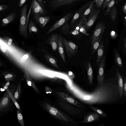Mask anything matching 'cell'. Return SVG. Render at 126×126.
<instances>
[{
  "label": "cell",
  "mask_w": 126,
  "mask_h": 126,
  "mask_svg": "<svg viewBox=\"0 0 126 126\" xmlns=\"http://www.w3.org/2000/svg\"><path fill=\"white\" fill-rule=\"evenodd\" d=\"M100 116L96 113L93 112L86 115L80 123H87L94 122L99 120Z\"/></svg>",
  "instance_id": "cell-14"
},
{
  "label": "cell",
  "mask_w": 126,
  "mask_h": 126,
  "mask_svg": "<svg viewBox=\"0 0 126 126\" xmlns=\"http://www.w3.org/2000/svg\"><path fill=\"white\" fill-rule=\"evenodd\" d=\"M110 35L111 37L113 39L115 38L117 36L116 33L115 31H111L110 32Z\"/></svg>",
  "instance_id": "cell-41"
},
{
  "label": "cell",
  "mask_w": 126,
  "mask_h": 126,
  "mask_svg": "<svg viewBox=\"0 0 126 126\" xmlns=\"http://www.w3.org/2000/svg\"><path fill=\"white\" fill-rule=\"evenodd\" d=\"M105 29V25L103 22H99L96 24L91 37L92 45L99 37L102 36Z\"/></svg>",
  "instance_id": "cell-6"
},
{
  "label": "cell",
  "mask_w": 126,
  "mask_h": 126,
  "mask_svg": "<svg viewBox=\"0 0 126 126\" xmlns=\"http://www.w3.org/2000/svg\"><path fill=\"white\" fill-rule=\"evenodd\" d=\"M114 56L115 60L117 65L119 67L122 68L123 65L122 61L117 51H115Z\"/></svg>",
  "instance_id": "cell-31"
},
{
  "label": "cell",
  "mask_w": 126,
  "mask_h": 126,
  "mask_svg": "<svg viewBox=\"0 0 126 126\" xmlns=\"http://www.w3.org/2000/svg\"><path fill=\"white\" fill-rule=\"evenodd\" d=\"M2 64H1L0 63V66Z\"/></svg>",
  "instance_id": "cell-57"
},
{
  "label": "cell",
  "mask_w": 126,
  "mask_h": 126,
  "mask_svg": "<svg viewBox=\"0 0 126 126\" xmlns=\"http://www.w3.org/2000/svg\"><path fill=\"white\" fill-rule=\"evenodd\" d=\"M0 49L1 52L3 53L5 52L6 51V49L2 46H1L0 47Z\"/></svg>",
  "instance_id": "cell-49"
},
{
  "label": "cell",
  "mask_w": 126,
  "mask_h": 126,
  "mask_svg": "<svg viewBox=\"0 0 126 126\" xmlns=\"http://www.w3.org/2000/svg\"><path fill=\"white\" fill-rule=\"evenodd\" d=\"M122 0H118L117 1V2H116V4H117L118 2L119 1H121Z\"/></svg>",
  "instance_id": "cell-54"
},
{
  "label": "cell",
  "mask_w": 126,
  "mask_h": 126,
  "mask_svg": "<svg viewBox=\"0 0 126 126\" xmlns=\"http://www.w3.org/2000/svg\"><path fill=\"white\" fill-rule=\"evenodd\" d=\"M86 19H81L79 23L76 25L74 29L78 30L80 33L88 36L90 35V34L87 33L85 28Z\"/></svg>",
  "instance_id": "cell-17"
},
{
  "label": "cell",
  "mask_w": 126,
  "mask_h": 126,
  "mask_svg": "<svg viewBox=\"0 0 126 126\" xmlns=\"http://www.w3.org/2000/svg\"><path fill=\"white\" fill-rule=\"evenodd\" d=\"M28 4H25L21 9L19 23V32L20 34L23 37H28L27 28L29 17L31 8V5L27 15V12Z\"/></svg>",
  "instance_id": "cell-1"
},
{
  "label": "cell",
  "mask_w": 126,
  "mask_h": 126,
  "mask_svg": "<svg viewBox=\"0 0 126 126\" xmlns=\"http://www.w3.org/2000/svg\"><path fill=\"white\" fill-rule=\"evenodd\" d=\"M100 12V8L96 6L92 11L85 21V28L87 32L95 22Z\"/></svg>",
  "instance_id": "cell-3"
},
{
  "label": "cell",
  "mask_w": 126,
  "mask_h": 126,
  "mask_svg": "<svg viewBox=\"0 0 126 126\" xmlns=\"http://www.w3.org/2000/svg\"><path fill=\"white\" fill-rule=\"evenodd\" d=\"M61 28L62 33L67 35L69 34V29L70 27L69 23H66L61 27Z\"/></svg>",
  "instance_id": "cell-30"
},
{
  "label": "cell",
  "mask_w": 126,
  "mask_h": 126,
  "mask_svg": "<svg viewBox=\"0 0 126 126\" xmlns=\"http://www.w3.org/2000/svg\"><path fill=\"white\" fill-rule=\"evenodd\" d=\"M16 15V13L13 12L9 14L2 20V25L5 26L12 21L15 18Z\"/></svg>",
  "instance_id": "cell-21"
},
{
  "label": "cell",
  "mask_w": 126,
  "mask_h": 126,
  "mask_svg": "<svg viewBox=\"0 0 126 126\" xmlns=\"http://www.w3.org/2000/svg\"><path fill=\"white\" fill-rule=\"evenodd\" d=\"M51 18L49 16H42L38 15L33 16V19L35 22L41 28H44Z\"/></svg>",
  "instance_id": "cell-12"
},
{
  "label": "cell",
  "mask_w": 126,
  "mask_h": 126,
  "mask_svg": "<svg viewBox=\"0 0 126 126\" xmlns=\"http://www.w3.org/2000/svg\"><path fill=\"white\" fill-rule=\"evenodd\" d=\"M9 6L5 5H0V12L4 11L8 9Z\"/></svg>",
  "instance_id": "cell-38"
},
{
  "label": "cell",
  "mask_w": 126,
  "mask_h": 126,
  "mask_svg": "<svg viewBox=\"0 0 126 126\" xmlns=\"http://www.w3.org/2000/svg\"><path fill=\"white\" fill-rule=\"evenodd\" d=\"M116 0V3H115L116 4V2H117V0Z\"/></svg>",
  "instance_id": "cell-55"
},
{
  "label": "cell",
  "mask_w": 126,
  "mask_h": 126,
  "mask_svg": "<svg viewBox=\"0 0 126 126\" xmlns=\"http://www.w3.org/2000/svg\"><path fill=\"white\" fill-rule=\"evenodd\" d=\"M95 0L92 1L91 2L88 7L86 9L80 16L81 19H87L90 14L94 9L96 4L94 5Z\"/></svg>",
  "instance_id": "cell-18"
},
{
  "label": "cell",
  "mask_w": 126,
  "mask_h": 126,
  "mask_svg": "<svg viewBox=\"0 0 126 126\" xmlns=\"http://www.w3.org/2000/svg\"><path fill=\"white\" fill-rule=\"evenodd\" d=\"M80 0H62L51 6L52 9L56 8L61 6L71 4Z\"/></svg>",
  "instance_id": "cell-22"
},
{
  "label": "cell",
  "mask_w": 126,
  "mask_h": 126,
  "mask_svg": "<svg viewBox=\"0 0 126 126\" xmlns=\"http://www.w3.org/2000/svg\"><path fill=\"white\" fill-rule=\"evenodd\" d=\"M85 68L87 71L89 82L91 85L93 79V70L91 64L89 61H87L85 63Z\"/></svg>",
  "instance_id": "cell-19"
},
{
  "label": "cell",
  "mask_w": 126,
  "mask_h": 126,
  "mask_svg": "<svg viewBox=\"0 0 126 126\" xmlns=\"http://www.w3.org/2000/svg\"><path fill=\"white\" fill-rule=\"evenodd\" d=\"M102 37V36L99 37L92 45L91 48L93 50L91 54V55L93 54L97 50L100 42Z\"/></svg>",
  "instance_id": "cell-26"
},
{
  "label": "cell",
  "mask_w": 126,
  "mask_h": 126,
  "mask_svg": "<svg viewBox=\"0 0 126 126\" xmlns=\"http://www.w3.org/2000/svg\"><path fill=\"white\" fill-rule=\"evenodd\" d=\"M7 91L8 92L11 99L12 100L13 102L14 103L15 106H16L17 109H18V110L20 111V107L19 105V104L17 103L16 99L13 96V94H12L11 92L8 89H7Z\"/></svg>",
  "instance_id": "cell-32"
},
{
  "label": "cell",
  "mask_w": 126,
  "mask_h": 126,
  "mask_svg": "<svg viewBox=\"0 0 126 126\" xmlns=\"http://www.w3.org/2000/svg\"><path fill=\"white\" fill-rule=\"evenodd\" d=\"M28 28L29 32L30 34L32 32L37 33L38 31V29L37 27L34 23L31 20H30L29 22Z\"/></svg>",
  "instance_id": "cell-25"
},
{
  "label": "cell",
  "mask_w": 126,
  "mask_h": 126,
  "mask_svg": "<svg viewBox=\"0 0 126 126\" xmlns=\"http://www.w3.org/2000/svg\"><path fill=\"white\" fill-rule=\"evenodd\" d=\"M58 34L57 33H52L49 37L47 43L51 46L52 50L54 51L58 50Z\"/></svg>",
  "instance_id": "cell-11"
},
{
  "label": "cell",
  "mask_w": 126,
  "mask_h": 126,
  "mask_svg": "<svg viewBox=\"0 0 126 126\" xmlns=\"http://www.w3.org/2000/svg\"><path fill=\"white\" fill-rule=\"evenodd\" d=\"M13 77L12 74H8L5 75L4 78L6 80H10L12 79Z\"/></svg>",
  "instance_id": "cell-40"
},
{
  "label": "cell",
  "mask_w": 126,
  "mask_h": 126,
  "mask_svg": "<svg viewBox=\"0 0 126 126\" xmlns=\"http://www.w3.org/2000/svg\"><path fill=\"white\" fill-rule=\"evenodd\" d=\"M91 1H90L86 3L74 13L70 24V27H72L80 17L81 15L88 7Z\"/></svg>",
  "instance_id": "cell-10"
},
{
  "label": "cell",
  "mask_w": 126,
  "mask_h": 126,
  "mask_svg": "<svg viewBox=\"0 0 126 126\" xmlns=\"http://www.w3.org/2000/svg\"><path fill=\"white\" fill-rule=\"evenodd\" d=\"M116 73L117 76L118 90L120 95L123 96V84L122 77L120 75L117 68L116 69Z\"/></svg>",
  "instance_id": "cell-20"
},
{
  "label": "cell",
  "mask_w": 126,
  "mask_h": 126,
  "mask_svg": "<svg viewBox=\"0 0 126 126\" xmlns=\"http://www.w3.org/2000/svg\"><path fill=\"white\" fill-rule=\"evenodd\" d=\"M122 10L124 13L126 14V2L124 5L122 6Z\"/></svg>",
  "instance_id": "cell-45"
},
{
  "label": "cell",
  "mask_w": 126,
  "mask_h": 126,
  "mask_svg": "<svg viewBox=\"0 0 126 126\" xmlns=\"http://www.w3.org/2000/svg\"><path fill=\"white\" fill-rule=\"evenodd\" d=\"M47 1H49V0H45Z\"/></svg>",
  "instance_id": "cell-56"
},
{
  "label": "cell",
  "mask_w": 126,
  "mask_h": 126,
  "mask_svg": "<svg viewBox=\"0 0 126 126\" xmlns=\"http://www.w3.org/2000/svg\"><path fill=\"white\" fill-rule=\"evenodd\" d=\"M43 7L45 8V6L43 0H36Z\"/></svg>",
  "instance_id": "cell-46"
},
{
  "label": "cell",
  "mask_w": 126,
  "mask_h": 126,
  "mask_svg": "<svg viewBox=\"0 0 126 126\" xmlns=\"http://www.w3.org/2000/svg\"><path fill=\"white\" fill-rule=\"evenodd\" d=\"M74 14L69 13L65 15L55 23L48 31L47 33L48 34L51 32L67 23Z\"/></svg>",
  "instance_id": "cell-7"
},
{
  "label": "cell",
  "mask_w": 126,
  "mask_h": 126,
  "mask_svg": "<svg viewBox=\"0 0 126 126\" xmlns=\"http://www.w3.org/2000/svg\"><path fill=\"white\" fill-rule=\"evenodd\" d=\"M57 48L60 56L63 62L65 63L66 60L64 45L62 37L60 34H58Z\"/></svg>",
  "instance_id": "cell-15"
},
{
  "label": "cell",
  "mask_w": 126,
  "mask_h": 126,
  "mask_svg": "<svg viewBox=\"0 0 126 126\" xmlns=\"http://www.w3.org/2000/svg\"><path fill=\"white\" fill-rule=\"evenodd\" d=\"M95 3L96 6L99 8H100L102 6L105 0H95Z\"/></svg>",
  "instance_id": "cell-35"
},
{
  "label": "cell",
  "mask_w": 126,
  "mask_h": 126,
  "mask_svg": "<svg viewBox=\"0 0 126 126\" xmlns=\"http://www.w3.org/2000/svg\"><path fill=\"white\" fill-rule=\"evenodd\" d=\"M62 40L68 57L71 58L75 56L78 51V46L71 41L67 40L63 37Z\"/></svg>",
  "instance_id": "cell-2"
},
{
  "label": "cell",
  "mask_w": 126,
  "mask_h": 126,
  "mask_svg": "<svg viewBox=\"0 0 126 126\" xmlns=\"http://www.w3.org/2000/svg\"><path fill=\"white\" fill-rule=\"evenodd\" d=\"M124 52L126 54V38L125 37L123 39Z\"/></svg>",
  "instance_id": "cell-43"
},
{
  "label": "cell",
  "mask_w": 126,
  "mask_h": 126,
  "mask_svg": "<svg viewBox=\"0 0 126 126\" xmlns=\"http://www.w3.org/2000/svg\"><path fill=\"white\" fill-rule=\"evenodd\" d=\"M29 55L28 54H26L24 55L22 57V59L24 60H25L27 59L29 57Z\"/></svg>",
  "instance_id": "cell-51"
},
{
  "label": "cell",
  "mask_w": 126,
  "mask_h": 126,
  "mask_svg": "<svg viewBox=\"0 0 126 126\" xmlns=\"http://www.w3.org/2000/svg\"><path fill=\"white\" fill-rule=\"evenodd\" d=\"M17 114L18 120L21 126H24L23 116L20 111L18 110L17 111Z\"/></svg>",
  "instance_id": "cell-34"
},
{
  "label": "cell",
  "mask_w": 126,
  "mask_h": 126,
  "mask_svg": "<svg viewBox=\"0 0 126 126\" xmlns=\"http://www.w3.org/2000/svg\"><path fill=\"white\" fill-rule=\"evenodd\" d=\"M45 57L48 63L55 68L59 69L57 62L52 56L48 54H46L45 55Z\"/></svg>",
  "instance_id": "cell-24"
},
{
  "label": "cell",
  "mask_w": 126,
  "mask_h": 126,
  "mask_svg": "<svg viewBox=\"0 0 126 126\" xmlns=\"http://www.w3.org/2000/svg\"><path fill=\"white\" fill-rule=\"evenodd\" d=\"M90 98V96L89 95H86L84 96L83 97L84 99L86 100L89 99Z\"/></svg>",
  "instance_id": "cell-52"
},
{
  "label": "cell",
  "mask_w": 126,
  "mask_h": 126,
  "mask_svg": "<svg viewBox=\"0 0 126 126\" xmlns=\"http://www.w3.org/2000/svg\"><path fill=\"white\" fill-rule=\"evenodd\" d=\"M45 91L47 94H50L53 92L51 88L47 86H45Z\"/></svg>",
  "instance_id": "cell-39"
},
{
  "label": "cell",
  "mask_w": 126,
  "mask_h": 126,
  "mask_svg": "<svg viewBox=\"0 0 126 126\" xmlns=\"http://www.w3.org/2000/svg\"><path fill=\"white\" fill-rule=\"evenodd\" d=\"M111 0H105L102 6V10L104 9Z\"/></svg>",
  "instance_id": "cell-37"
},
{
  "label": "cell",
  "mask_w": 126,
  "mask_h": 126,
  "mask_svg": "<svg viewBox=\"0 0 126 126\" xmlns=\"http://www.w3.org/2000/svg\"><path fill=\"white\" fill-rule=\"evenodd\" d=\"M21 92V86L20 82H19L17 88L14 94V96L16 100L19 97Z\"/></svg>",
  "instance_id": "cell-33"
},
{
  "label": "cell",
  "mask_w": 126,
  "mask_h": 126,
  "mask_svg": "<svg viewBox=\"0 0 126 126\" xmlns=\"http://www.w3.org/2000/svg\"><path fill=\"white\" fill-rule=\"evenodd\" d=\"M80 33L78 30L74 29L73 31H70L69 34L74 35H77L79 34Z\"/></svg>",
  "instance_id": "cell-36"
},
{
  "label": "cell",
  "mask_w": 126,
  "mask_h": 126,
  "mask_svg": "<svg viewBox=\"0 0 126 126\" xmlns=\"http://www.w3.org/2000/svg\"><path fill=\"white\" fill-rule=\"evenodd\" d=\"M123 90H124V93L123 94L125 95V97H126V80H125L124 85H123Z\"/></svg>",
  "instance_id": "cell-47"
},
{
  "label": "cell",
  "mask_w": 126,
  "mask_h": 126,
  "mask_svg": "<svg viewBox=\"0 0 126 126\" xmlns=\"http://www.w3.org/2000/svg\"><path fill=\"white\" fill-rule=\"evenodd\" d=\"M105 61V57L103 56L100 61L98 63V64L97 80L99 85H102L104 81Z\"/></svg>",
  "instance_id": "cell-8"
},
{
  "label": "cell",
  "mask_w": 126,
  "mask_h": 126,
  "mask_svg": "<svg viewBox=\"0 0 126 126\" xmlns=\"http://www.w3.org/2000/svg\"><path fill=\"white\" fill-rule=\"evenodd\" d=\"M13 40L12 39L10 38L8 40V44L9 45H11Z\"/></svg>",
  "instance_id": "cell-50"
},
{
  "label": "cell",
  "mask_w": 126,
  "mask_h": 126,
  "mask_svg": "<svg viewBox=\"0 0 126 126\" xmlns=\"http://www.w3.org/2000/svg\"><path fill=\"white\" fill-rule=\"evenodd\" d=\"M68 74L69 76L72 79H73L74 78L75 76L72 72L69 71L68 72Z\"/></svg>",
  "instance_id": "cell-48"
},
{
  "label": "cell",
  "mask_w": 126,
  "mask_h": 126,
  "mask_svg": "<svg viewBox=\"0 0 126 126\" xmlns=\"http://www.w3.org/2000/svg\"><path fill=\"white\" fill-rule=\"evenodd\" d=\"M62 0H53L49 2L50 5L51 6Z\"/></svg>",
  "instance_id": "cell-44"
},
{
  "label": "cell",
  "mask_w": 126,
  "mask_h": 126,
  "mask_svg": "<svg viewBox=\"0 0 126 126\" xmlns=\"http://www.w3.org/2000/svg\"><path fill=\"white\" fill-rule=\"evenodd\" d=\"M27 0H19L18 1V6L21 7L25 4Z\"/></svg>",
  "instance_id": "cell-42"
},
{
  "label": "cell",
  "mask_w": 126,
  "mask_h": 126,
  "mask_svg": "<svg viewBox=\"0 0 126 126\" xmlns=\"http://www.w3.org/2000/svg\"><path fill=\"white\" fill-rule=\"evenodd\" d=\"M97 56L96 62L98 63L103 56L104 53V47L103 43L102 41L100 43L99 46L97 50Z\"/></svg>",
  "instance_id": "cell-23"
},
{
  "label": "cell",
  "mask_w": 126,
  "mask_h": 126,
  "mask_svg": "<svg viewBox=\"0 0 126 126\" xmlns=\"http://www.w3.org/2000/svg\"><path fill=\"white\" fill-rule=\"evenodd\" d=\"M90 108L91 110L99 114L100 116L105 118L108 117L107 114L101 110L92 106H90Z\"/></svg>",
  "instance_id": "cell-29"
},
{
  "label": "cell",
  "mask_w": 126,
  "mask_h": 126,
  "mask_svg": "<svg viewBox=\"0 0 126 126\" xmlns=\"http://www.w3.org/2000/svg\"><path fill=\"white\" fill-rule=\"evenodd\" d=\"M11 98L7 91L0 101V113L4 111L8 107Z\"/></svg>",
  "instance_id": "cell-13"
},
{
  "label": "cell",
  "mask_w": 126,
  "mask_h": 126,
  "mask_svg": "<svg viewBox=\"0 0 126 126\" xmlns=\"http://www.w3.org/2000/svg\"><path fill=\"white\" fill-rule=\"evenodd\" d=\"M57 93L60 98L68 103L78 108H84L83 106L81 103L67 94L64 93L59 92H57Z\"/></svg>",
  "instance_id": "cell-9"
},
{
  "label": "cell",
  "mask_w": 126,
  "mask_h": 126,
  "mask_svg": "<svg viewBox=\"0 0 126 126\" xmlns=\"http://www.w3.org/2000/svg\"><path fill=\"white\" fill-rule=\"evenodd\" d=\"M30 14L33 16L38 15L46 16L47 13V10L42 7L36 0H32Z\"/></svg>",
  "instance_id": "cell-4"
},
{
  "label": "cell",
  "mask_w": 126,
  "mask_h": 126,
  "mask_svg": "<svg viewBox=\"0 0 126 126\" xmlns=\"http://www.w3.org/2000/svg\"><path fill=\"white\" fill-rule=\"evenodd\" d=\"M124 24L125 26H126V17L125 16L123 18Z\"/></svg>",
  "instance_id": "cell-53"
},
{
  "label": "cell",
  "mask_w": 126,
  "mask_h": 126,
  "mask_svg": "<svg viewBox=\"0 0 126 126\" xmlns=\"http://www.w3.org/2000/svg\"><path fill=\"white\" fill-rule=\"evenodd\" d=\"M117 14V9L115 5L110 10L109 14L111 20L112 21L114 22L115 20Z\"/></svg>",
  "instance_id": "cell-27"
},
{
  "label": "cell",
  "mask_w": 126,
  "mask_h": 126,
  "mask_svg": "<svg viewBox=\"0 0 126 126\" xmlns=\"http://www.w3.org/2000/svg\"><path fill=\"white\" fill-rule=\"evenodd\" d=\"M24 77L26 80L27 85L31 87L37 93H39V90L26 69L24 71Z\"/></svg>",
  "instance_id": "cell-16"
},
{
  "label": "cell",
  "mask_w": 126,
  "mask_h": 126,
  "mask_svg": "<svg viewBox=\"0 0 126 126\" xmlns=\"http://www.w3.org/2000/svg\"><path fill=\"white\" fill-rule=\"evenodd\" d=\"M116 0H111L107 6L106 10L104 12L103 14L105 16H107L109 14L110 10L115 5Z\"/></svg>",
  "instance_id": "cell-28"
},
{
  "label": "cell",
  "mask_w": 126,
  "mask_h": 126,
  "mask_svg": "<svg viewBox=\"0 0 126 126\" xmlns=\"http://www.w3.org/2000/svg\"><path fill=\"white\" fill-rule=\"evenodd\" d=\"M60 98L58 103L60 106L63 110L72 114H78L81 113L80 109L72 106L62 98Z\"/></svg>",
  "instance_id": "cell-5"
}]
</instances>
